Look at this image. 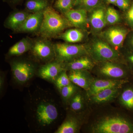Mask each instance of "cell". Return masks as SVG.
I'll use <instances>...</instances> for the list:
<instances>
[{
	"label": "cell",
	"mask_w": 133,
	"mask_h": 133,
	"mask_svg": "<svg viewBox=\"0 0 133 133\" xmlns=\"http://www.w3.org/2000/svg\"><path fill=\"white\" fill-rule=\"evenodd\" d=\"M120 101L126 108L133 110V87H128L123 91L121 96Z\"/></svg>",
	"instance_id": "cell-24"
},
{
	"label": "cell",
	"mask_w": 133,
	"mask_h": 133,
	"mask_svg": "<svg viewBox=\"0 0 133 133\" xmlns=\"http://www.w3.org/2000/svg\"><path fill=\"white\" fill-rule=\"evenodd\" d=\"M102 0H76V4L79 5V9H83L89 12L101 5Z\"/></svg>",
	"instance_id": "cell-27"
},
{
	"label": "cell",
	"mask_w": 133,
	"mask_h": 133,
	"mask_svg": "<svg viewBox=\"0 0 133 133\" xmlns=\"http://www.w3.org/2000/svg\"><path fill=\"white\" fill-rule=\"evenodd\" d=\"M105 1L108 3L115 5L116 0H105Z\"/></svg>",
	"instance_id": "cell-35"
},
{
	"label": "cell",
	"mask_w": 133,
	"mask_h": 133,
	"mask_svg": "<svg viewBox=\"0 0 133 133\" xmlns=\"http://www.w3.org/2000/svg\"><path fill=\"white\" fill-rule=\"evenodd\" d=\"M11 69L15 81L21 84L28 83L33 78L35 72V66L31 63L26 61L12 62Z\"/></svg>",
	"instance_id": "cell-7"
},
{
	"label": "cell",
	"mask_w": 133,
	"mask_h": 133,
	"mask_svg": "<svg viewBox=\"0 0 133 133\" xmlns=\"http://www.w3.org/2000/svg\"><path fill=\"white\" fill-rule=\"evenodd\" d=\"M66 70H88L92 69L94 61L88 55H84L68 63H63Z\"/></svg>",
	"instance_id": "cell-14"
},
{
	"label": "cell",
	"mask_w": 133,
	"mask_h": 133,
	"mask_svg": "<svg viewBox=\"0 0 133 133\" xmlns=\"http://www.w3.org/2000/svg\"><path fill=\"white\" fill-rule=\"evenodd\" d=\"M64 70L63 63L55 61L41 66L38 70V75L43 79L55 84L58 77Z\"/></svg>",
	"instance_id": "cell-11"
},
{
	"label": "cell",
	"mask_w": 133,
	"mask_h": 133,
	"mask_svg": "<svg viewBox=\"0 0 133 133\" xmlns=\"http://www.w3.org/2000/svg\"><path fill=\"white\" fill-rule=\"evenodd\" d=\"M130 0H116L115 5L124 11H127L131 6Z\"/></svg>",
	"instance_id": "cell-32"
},
{
	"label": "cell",
	"mask_w": 133,
	"mask_h": 133,
	"mask_svg": "<svg viewBox=\"0 0 133 133\" xmlns=\"http://www.w3.org/2000/svg\"><path fill=\"white\" fill-rule=\"evenodd\" d=\"M124 79H98L93 80L89 90L87 91V95L90 97L101 91L111 88H120L127 82Z\"/></svg>",
	"instance_id": "cell-12"
},
{
	"label": "cell",
	"mask_w": 133,
	"mask_h": 133,
	"mask_svg": "<svg viewBox=\"0 0 133 133\" xmlns=\"http://www.w3.org/2000/svg\"><path fill=\"white\" fill-rule=\"evenodd\" d=\"M83 30L77 28L69 29L59 35V38L69 43H75L83 41L85 37Z\"/></svg>",
	"instance_id": "cell-20"
},
{
	"label": "cell",
	"mask_w": 133,
	"mask_h": 133,
	"mask_svg": "<svg viewBox=\"0 0 133 133\" xmlns=\"http://www.w3.org/2000/svg\"><path fill=\"white\" fill-rule=\"evenodd\" d=\"M71 83L68 74L66 73V70H64L58 77L55 84L59 91L62 88L69 85Z\"/></svg>",
	"instance_id": "cell-29"
},
{
	"label": "cell",
	"mask_w": 133,
	"mask_h": 133,
	"mask_svg": "<svg viewBox=\"0 0 133 133\" xmlns=\"http://www.w3.org/2000/svg\"><path fill=\"white\" fill-rule=\"evenodd\" d=\"M124 46L127 50L133 51V29L129 32L124 42Z\"/></svg>",
	"instance_id": "cell-31"
},
{
	"label": "cell",
	"mask_w": 133,
	"mask_h": 133,
	"mask_svg": "<svg viewBox=\"0 0 133 133\" xmlns=\"http://www.w3.org/2000/svg\"><path fill=\"white\" fill-rule=\"evenodd\" d=\"M48 6L47 0H28L26 3V8L33 13L43 11Z\"/></svg>",
	"instance_id": "cell-23"
},
{
	"label": "cell",
	"mask_w": 133,
	"mask_h": 133,
	"mask_svg": "<svg viewBox=\"0 0 133 133\" xmlns=\"http://www.w3.org/2000/svg\"><path fill=\"white\" fill-rule=\"evenodd\" d=\"M72 26L65 18L55 10L48 6L43 12V19L39 33L45 37H51L60 35L65 29Z\"/></svg>",
	"instance_id": "cell-2"
},
{
	"label": "cell",
	"mask_w": 133,
	"mask_h": 133,
	"mask_svg": "<svg viewBox=\"0 0 133 133\" xmlns=\"http://www.w3.org/2000/svg\"><path fill=\"white\" fill-rule=\"evenodd\" d=\"M33 44L28 38H23L10 48L8 55L19 56L31 50Z\"/></svg>",
	"instance_id": "cell-21"
},
{
	"label": "cell",
	"mask_w": 133,
	"mask_h": 133,
	"mask_svg": "<svg viewBox=\"0 0 133 133\" xmlns=\"http://www.w3.org/2000/svg\"><path fill=\"white\" fill-rule=\"evenodd\" d=\"M51 94L43 90H36L30 95L28 103V115L37 131L49 128L58 122V104Z\"/></svg>",
	"instance_id": "cell-1"
},
{
	"label": "cell",
	"mask_w": 133,
	"mask_h": 133,
	"mask_svg": "<svg viewBox=\"0 0 133 133\" xmlns=\"http://www.w3.org/2000/svg\"><path fill=\"white\" fill-rule=\"evenodd\" d=\"M126 22L128 26L133 29V3L126 12L125 15Z\"/></svg>",
	"instance_id": "cell-30"
},
{
	"label": "cell",
	"mask_w": 133,
	"mask_h": 133,
	"mask_svg": "<svg viewBox=\"0 0 133 133\" xmlns=\"http://www.w3.org/2000/svg\"><path fill=\"white\" fill-rule=\"evenodd\" d=\"M85 45L88 55L94 62H116L120 57L119 51L97 35L94 36Z\"/></svg>",
	"instance_id": "cell-3"
},
{
	"label": "cell",
	"mask_w": 133,
	"mask_h": 133,
	"mask_svg": "<svg viewBox=\"0 0 133 133\" xmlns=\"http://www.w3.org/2000/svg\"><path fill=\"white\" fill-rule=\"evenodd\" d=\"M120 15L114 8L109 7L107 8L106 11V20L107 25L113 26L121 21Z\"/></svg>",
	"instance_id": "cell-25"
},
{
	"label": "cell",
	"mask_w": 133,
	"mask_h": 133,
	"mask_svg": "<svg viewBox=\"0 0 133 133\" xmlns=\"http://www.w3.org/2000/svg\"><path fill=\"white\" fill-rule=\"evenodd\" d=\"M77 86L73 83L63 87L59 91L62 99L65 102L68 103L70 99L77 91Z\"/></svg>",
	"instance_id": "cell-26"
},
{
	"label": "cell",
	"mask_w": 133,
	"mask_h": 133,
	"mask_svg": "<svg viewBox=\"0 0 133 133\" xmlns=\"http://www.w3.org/2000/svg\"><path fill=\"white\" fill-rule=\"evenodd\" d=\"M76 0H57L55 7L62 13H65L72 9L76 5Z\"/></svg>",
	"instance_id": "cell-28"
},
{
	"label": "cell",
	"mask_w": 133,
	"mask_h": 133,
	"mask_svg": "<svg viewBox=\"0 0 133 133\" xmlns=\"http://www.w3.org/2000/svg\"><path fill=\"white\" fill-rule=\"evenodd\" d=\"M127 51L125 54V59L130 67L133 69V51L128 50Z\"/></svg>",
	"instance_id": "cell-33"
},
{
	"label": "cell",
	"mask_w": 133,
	"mask_h": 133,
	"mask_svg": "<svg viewBox=\"0 0 133 133\" xmlns=\"http://www.w3.org/2000/svg\"><path fill=\"white\" fill-rule=\"evenodd\" d=\"M56 61L68 63L78 58L88 55L85 44L58 43L54 44Z\"/></svg>",
	"instance_id": "cell-5"
},
{
	"label": "cell",
	"mask_w": 133,
	"mask_h": 133,
	"mask_svg": "<svg viewBox=\"0 0 133 133\" xmlns=\"http://www.w3.org/2000/svg\"><path fill=\"white\" fill-rule=\"evenodd\" d=\"M33 56L37 59L42 61H49L55 58L54 45L44 39L36 41L31 49Z\"/></svg>",
	"instance_id": "cell-9"
},
{
	"label": "cell",
	"mask_w": 133,
	"mask_h": 133,
	"mask_svg": "<svg viewBox=\"0 0 133 133\" xmlns=\"http://www.w3.org/2000/svg\"><path fill=\"white\" fill-rule=\"evenodd\" d=\"M68 103L73 111L79 112L82 111L84 107V97L82 93L77 91L70 99Z\"/></svg>",
	"instance_id": "cell-22"
},
{
	"label": "cell",
	"mask_w": 133,
	"mask_h": 133,
	"mask_svg": "<svg viewBox=\"0 0 133 133\" xmlns=\"http://www.w3.org/2000/svg\"><path fill=\"white\" fill-rule=\"evenodd\" d=\"M107 8L102 5L98 6L89 12L88 21L92 31L97 35L107 25L106 20Z\"/></svg>",
	"instance_id": "cell-10"
},
{
	"label": "cell",
	"mask_w": 133,
	"mask_h": 133,
	"mask_svg": "<svg viewBox=\"0 0 133 133\" xmlns=\"http://www.w3.org/2000/svg\"><path fill=\"white\" fill-rule=\"evenodd\" d=\"M87 71H69L68 74L72 83L87 91L89 90L93 81Z\"/></svg>",
	"instance_id": "cell-16"
},
{
	"label": "cell",
	"mask_w": 133,
	"mask_h": 133,
	"mask_svg": "<svg viewBox=\"0 0 133 133\" xmlns=\"http://www.w3.org/2000/svg\"><path fill=\"white\" fill-rule=\"evenodd\" d=\"M129 31L126 27L115 25L101 31L97 35L118 50L124 46V42Z\"/></svg>",
	"instance_id": "cell-6"
},
{
	"label": "cell",
	"mask_w": 133,
	"mask_h": 133,
	"mask_svg": "<svg viewBox=\"0 0 133 133\" xmlns=\"http://www.w3.org/2000/svg\"><path fill=\"white\" fill-rule=\"evenodd\" d=\"M87 12L83 9H72L64 13V16L72 26L85 30L89 24Z\"/></svg>",
	"instance_id": "cell-13"
},
{
	"label": "cell",
	"mask_w": 133,
	"mask_h": 133,
	"mask_svg": "<svg viewBox=\"0 0 133 133\" xmlns=\"http://www.w3.org/2000/svg\"><path fill=\"white\" fill-rule=\"evenodd\" d=\"M5 83V77L4 75L1 73V77H0V90L1 93H2L3 90V86Z\"/></svg>",
	"instance_id": "cell-34"
},
{
	"label": "cell",
	"mask_w": 133,
	"mask_h": 133,
	"mask_svg": "<svg viewBox=\"0 0 133 133\" xmlns=\"http://www.w3.org/2000/svg\"><path fill=\"white\" fill-rule=\"evenodd\" d=\"M30 14L24 11H18L10 15L5 22V26L17 31L23 24Z\"/></svg>",
	"instance_id": "cell-18"
},
{
	"label": "cell",
	"mask_w": 133,
	"mask_h": 133,
	"mask_svg": "<svg viewBox=\"0 0 133 133\" xmlns=\"http://www.w3.org/2000/svg\"><path fill=\"white\" fill-rule=\"evenodd\" d=\"M99 73L106 77L111 79H122L125 77L127 71L123 65L115 61H106L98 63Z\"/></svg>",
	"instance_id": "cell-8"
},
{
	"label": "cell",
	"mask_w": 133,
	"mask_h": 133,
	"mask_svg": "<svg viewBox=\"0 0 133 133\" xmlns=\"http://www.w3.org/2000/svg\"><path fill=\"white\" fill-rule=\"evenodd\" d=\"M92 129L96 133H133V124L121 116H108L94 124Z\"/></svg>",
	"instance_id": "cell-4"
},
{
	"label": "cell",
	"mask_w": 133,
	"mask_h": 133,
	"mask_svg": "<svg viewBox=\"0 0 133 133\" xmlns=\"http://www.w3.org/2000/svg\"><path fill=\"white\" fill-rule=\"evenodd\" d=\"M81 122L76 117L69 116L59 126L55 133H75L78 132Z\"/></svg>",
	"instance_id": "cell-19"
},
{
	"label": "cell",
	"mask_w": 133,
	"mask_h": 133,
	"mask_svg": "<svg viewBox=\"0 0 133 133\" xmlns=\"http://www.w3.org/2000/svg\"><path fill=\"white\" fill-rule=\"evenodd\" d=\"M13 1H15V2H17V1H20V0H13Z\"/></svg>",
	"instance_id": "cell-36"
},
{
	"label": "cell",
	"mask_w": 133,
	"mask_h": 133,
	"mask_svg": "<svg viewBox=\"0 0 133 133\" xmlns=\"http://www.w3.org/2000/svg\"><path fill=\"white\" fill-rule=\"evenodd\" d=\"M119 88H108L97 93L90 97L91 102L101 104L109 102L116 98L119 93Z\"/></svg>",
	"instance_id": "cell-17"
},
{
	"label": "cell",
	"mask_w": 133,
	"mask_h": 133,
	"mask_svg": "<svg viewBox=\"0 0 133 133\" xmlns=\"http://www.w3.org/2000/svg\"><path fill=\"white\" fill-rule=\"evenodd\" d=\"M43 12L29 14L25 21L17 30L19 32H33L39 30L43 19Z\"/></svg>",
	"instance_id": "cell-15"
}]
</instances>
